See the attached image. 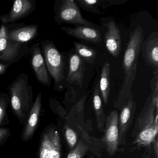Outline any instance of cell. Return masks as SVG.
<instances>
[{"mask_svg": "<svg viewBox=\"0 0 158 158\" xmlns=\"http://www.w3.org/2000/svg\"><path fill=\"white\" fill-rule=\"evenodd\" d=\"M142 158H151L150 157H149L148 155H147L146 153H145L144 155L142 156Z\"/></svg>", "mask_w": 158, "mask_h": 158, "instance_id": "1f68e13d", "label": "cell"}, {"mask_svg": "<svg viewBox=\"0 0 158 158\" xmlns=\"http://www.w3.org/2000/svg\"><path fill=\"white\" fill-rule=\"evenodd\" d=\"M142 55L146 66L153 69V73H158V33L152 32L141 47Z\"/></svg>", "mask_w": 158, "mask_h": 158, "instance_id": "9a60e30c", "label": "cell"}, {"mask_svg": "<svg viewBox=\"0 0 158 158\" xmlns=\"http://www.w3.org/2000/svg\"><path fill=\"white\" fill-rule=\"evenodd\" d=\"M88 158H93V157H92V156H90V157H89Z\"/></svg>", "mask_w": 158, "mask_h": 158, "instance_id": "d6a6232c", "label": "cell"}, {"mask_svg": "<svg viewBox=\"0 0 158 158\" xmlns=\"http://www.w3.org/2000/svg\"><path fill=\"white\" fill-rule=\"evenodd\" d=\"M76 2L83 10L86 11L93 14H101V0H76Z\"/></svg>", "mask_w": 158, "mask_h": 158, "instance_id": "603a6c76", "label": "cell"}, {"mask_svg": "<svg viewBox=\"0 0 158 158\" xmlns=\"http://www.w3.org/2000/svg\"><path fill=\"white\" fill-rule=\"evenodd\" d=\"M36 2L34 0H16L10 13L2 15V23L9 24L25 18L35 9Z\"/></svg>", "mask_w": 158, "mask_h": 158, "instance_id": "7c38bea8", "label": "cell"}, {"mask_svg": "<svg viewBox=\"0 0 158 158\" xmlns=\"http://www.w3.org/2000/svg\"><path fill=\"white\" fill-rule=\"evenodd\" d=\"M49 103L52 111L60 118L61 121L65 122L68 114L60 102L53 98H50Z\"/></svg>", "mask_w": 158, "mask_h": 158, "instance_id": "484cf974", "label": "cell"}, {"mask_svg": "<svg viewBox=\"0 0 158 158\" xmlns=\"http://www.w3.org/2000/svg\"><path fill=\"white\" fill-rule=\"evenodd\" d=\"M118 112L116 110L112 111L106 117L104 135L100 140L110 157L117 152H123L124 149L119 148Z\"/></svg>", "mask_w": 158, "mask_h": 158, "instance_id": "ba28073f", "label": "cell"}, {"mask_svg": "<svg viewBox=\"0 0 158 158\" xmlns=\"http://www.w3.org/2000/svg\"><path fill=\"white\" fill-rule=\"evenodd\" d=\"M158 116L152 125L147 129L140 131L135 138L132 144L136 145L137 148L140 149L142 147H148L152 144L158 134Z\"/></svg>", "mask_w": 158, "mask_h": 158, "instance_id": "ac0fdd59", "label": "cell"}, {"mask_svg": "<svg viewBox=\"0 0 158 158\" xmlns=\"http://www.w3.org/2000/svg\"><path fill=\"white\" fill-rule=\"evenodd\" d=\"M158 84L155 83L151 85L150 94L138 116L131 134L132 137L135 138L140 131L152 125L158 116Z\"/></svg>", "mask_w": 158, "mask_h": 158, "instance_id": "8992f818", "label": "cell"}, {"mask_svg": "<svg viewBox=\"0 0 158 158\" xmlns=\"http://www.w3.org/2000/svg\"><path fill=\"white\" fill-rule=\"evenodd\" d=\"M11 131L7 127H0V147L5 144L10 136Z\"/></svg>", "mask_w": 158, "mask_h": 158, "instance_id": "f1b7e54d", "label": "cell"}, {"mask_svg": "<svg viewBox=\"0 0 158 158\" xmlns=\"http://www.w3.org/2000/svg\"><path fill=\"white\" fill-rule=\"evenodd\" d=\"M107 29L104 34L105 46L108 52L115 59H117L122 50V40L121 32L116 23L112 18L104 22Z\"/></svg>", "mask_w": 158, "mask_h": 158, "instance_id": "30bf717a", "label": "cell"}, {"mask_svg": "<svg viewBox=\"0 0 158 158\" xmlns=\"http://www.w3.org/2000/svg\"><path fill=\"white\" fill-rule=\"evenodd\" d=\"M38 158H62L60 135L54 125L47 126L41 133Z\"/></svg>", "mask_w": 158, "mask_h": 158, "instance_id": "52a82bcc", "label": "cell"}, {"mask_svg": "<svg viewBox=\"0 0 158 158\" xmlns=\"http://www.w3.org/2000/svg\"><path fill=\"white\" fill-rule=\"evenodd\" d=\"M31 63L38 81L46 86L50 87L51 79L48 72L39 43H35L30 48Z\"/></svg>", "mask_w": 158, "mask_h": 158, "instance_id": "9c48e42d", "label": "cell"}, {"mask_svg": "<svg viewBox=\"0 0 158 158\" xmlns=\"http://www.w3.org/2000/svg\"><path fill=\"white\" fill-rule=\"evenodd\" d=\"M62 132L70 150L73 149L78 142V134L66 123L63 127Z\"/></svg>", "mask_w": 158, "mask_h": 158, "instance_id": "cb8c5ba5", "label": "cell"}, {"mask_svg": "<svg viewBox=\"0 0 158 158\" xmlns=\"http://www.w3.org/2000/svg\"><path fill=\"white\" fill-rule=\"evenodd\" d=\"M158 139H157V137L152 143L154 146V152H155V155H156L157 158H158Z\"/></svg>", "mask_w": 158, "mask_h": 158, "instance_id": "4dcf8cb0", "label": "cell"}, {"mask_svg": "<svg viewBox=\"0 0 158 158\" xmlns=\"http://www.w3.org/2000/svg\"><path fill=\"white\" fill-rule=\"evenodd\" d=\"M110 64L109 61L104 62L102 68L99 86L100 91L105 105L109 102L110 92Z\"/></svg>", "mask_w": 158, "mask_h": 158, "instance_id": "ffe728a7", "label": "cell"}, {"mask_svg": "<svg viewBox=\"0 0 158 158\" xmlns=\"http://www.w3.org/2000/svg\"><path fill=\"white\" fill-rule=\"evenodd\" d=\"M76 98V93L73 87H71L67 89L65 94L63 103L65 106L71 104V102H74Z\"/></svg>", "mask_w": 158, "mask_h": 158, "instance_id": "4316f807", "label": "cell"}, {"mask_svg": "<svg viewBox=\"0 0 158 158\" xmlns=\"http://www.w3.org/2000/svg\"><path fill=\"white\" fill-rule=\"evenodd\" d=\"M54 21L58 24L63 23L83 25L99 29V26L82 16L78 4L75 0H57L54 4Z\"/></svg>", "mask_w": 158, "mask_h": 158, "instance_id": "277c9868", "label": "cell"}, {"mask_svg": "<svg viewBox=\"0 0 158 158\" xmlns=\"http://www.w3.org/2000/svg\"><path fill=\"white\" fill-rule=\"evenodd\" d=\"M42 93L40 92L33 103L32 109L24 125L20 137L24 142L32 139L39 125L42 109Z\"/></svg>", "mask_w": 158, "mask_h": 158, "instance_id": "8fae6325", "label": "cell"}, {"mask_svg": "<svg viewBox=\"0 0 158 158\" xmlns=\"http://www.w3.org/2000/svg\"><path fill=\"white\" fill-rule=\"evenodd\" d=\"M89 150L88 145L83 140L80 139L75 147L69 152L66 158H83Z\"/></svg>", "mask_w": 158, "mask_h": 158, "instance_id": "d4e9b609", "label": "cell"}, {"mask_svg": "<svg viewBox=\"0 0 158 158\" xmlns=\"http://www.w3.org/2000/svg\"><path fill=\"white\" fill-rule=\"evenodd\" d=\"M74 27H62L61 30L67 35L77 39L93 43H100L102 38L99 30L83 25L75 26Z\"/></svg>", "mask_w": 158, "mask_h": 158, "instance_id": "e0dca14e", "label": "cell"}, {"mask_svg": "<svg viewBox=\"0 0 158 158\" xmlns=\"http://www.w3.org/2000/svg\"><path fill=\"white\" fill-rule=\"evenodd\" d=\"M40 44L48 72L54 80V89L59 92L63 91L66 85L64 55L51 40H42Z\"/></svg>", "mask_w": 158, "mask_h": 158, "instance_id": "3957f363", "label": "cell"}, {"mask_svg": "<svg viewBox=\"0 0 158 158\" xmlns=\"http://www.w3.org/2000/svg\"><path fill=\"white\" fill-rule=\"evenodd\" d=\"M8 26L2 23L0 27V63L10 66L19 61L28 52L27 43H21L8 38Z\"/></svg>", "mask_w": 158, "mask_h": 158, "instance_id": "5b68a950", "label": "cell"}, {"mask_svg": "<svg viewBox=\"0 0 158 158\" xmlns=\"http://www.w3.org/2000/svg\"><path fill=\"white\" fill-rule=\"evenodd\" d=\"M75 52L85 62L89 64L95 63L97 53L95 50L79 42H73Z\"/></svg>", "mask_w": 158, "mask_h": 158, "instance_id": "44dd1931", "label": "cell"}, {"mask_svg": "<svg viewBox=\"0 0 158 158\" xmlns=\"http://www.w3.org/2000/svg\"><path fill=\"white\" fill-rule=\"evenodd\" d=\"M10 102V97L6 93L0 92V127L9 123L7 109Z\"/></svg>", "mask_w": 158, "mask_h": 158, "instance_id": "7402d4cb", "label": "cell"}, {"mask_svg": "<svg viewBox=\"0 0 158 158\" xmlns=\"http://www.w3.org/2000/svg\"><path fill=\"white\" fill-rule=\"evenodd\" d=\"M68 73L65 77V85L75 84L80 88L83 86L85 71V62L76 53L69 55Z\"/></svg>", "mask_w": 158, "mask_h": 158, "instance_id": "5bb4252c", "label": "cell"}, {"mask_svg": "<svg viewBox=\"0 0 158 158\" xmlns=\"http://www.w3.org/2000/svg\"><path fill=\"white\" fill-rule=\"evenodd\" d=\"M127 2V0H101L100 8L104 10L112 6L123 4Z\"/></svg>", "mask_w": 158, "mask_h": 158, "instance_id": "83f0119b", "label": "cell"}, {"mask_svg": "<svg viewBox=\"0 0 158 158\" xmlns=\"http://www.w3.org/2000/svg\"><path fill=\"white\" fill-rule=\"evenodd\" d=\"M136 108V103L133 98L127 102L121 110V113L118 116L119 146L125 144L127 133L134 120Z\"/></svg>", "mask_w": 158, "mask_h": 158, "instance_id": "4fadbf2b", "label": "cell"}, {"mask_svg": "<svg viewBox=\"0 0 158 158\" xmlns=\"http://www.w3.org/2000/svg\"><path fill=\"white\" fill-rule=\"evenodd\" d=\"M93 108L95 111L98 130L102 133L104 131L106 117L103 110V104L100 91L99 83L96 84L94 89L93 99Z\"/></svg>", "mask_w": 158, "mask_h": 158, "instance_id": "d6986e66", "label": "cell"}, {"mask_svg": "<svg viewBox=\"0 0 158 158\" xmlns=\"http://www.w3.org/2000/svg\"><path fill=\"white\" fill-rule=\"evenodd\" d=\"M9 89L11 109L21 124L24 125L34 103L33 89L27 74H19Z\"/></svg>", "mask_w": 158, "mask_h": 158, "instance_id": "7a4b0ae2", "label": "cell"}, {"mask_svg": "<svg viewBox=\"0 0 158 158\" xmlns=\"http://www.w3.org/2000/svg\"><path fill=\"white\" fill-rule=\"evenodd\" d=\"M144 42V33L140 26H138L130 33L129 40L124 53L122 68L124 79L117 100L114 104V108L121 110L127 101L133 98L132 88L135 79L139 55Z\"/></svg>", "mask_w": 158, "mask_h": 158, "instance_id": "6da1fadb", "label": "cell"}, {"mask_svg": "<svg viewBox=\"0 0 158 158\" xmlns=\"http://www.w3.org/2000/svg\"><path fill=\"white\" fill-rule=\"evenodd\" d=\"M8 26V38L13 41L21 43H26L35 38L38 33L39 25L36 24L24 25L19 24L16 27Z\"/></svg>", "mask_w": 158, "mask_h": 158, "instance_id": "2e32d148", "label": "cell"}, {"mask_svg": "<svg viewBox=\"0 0 158 158\" xmlns=\"http://www.w3.org/2000/svg\"><path fill=\"white\" fill-rule=\"evenodd\" d=\"M10 66V65L3 64L0 63V75L4 74L6 73L7 69Z\"/></svg>", "mask_w": 158, "mask_h": 158, "instance_id": "f546056e", "label": "cell"}]
</instances>
